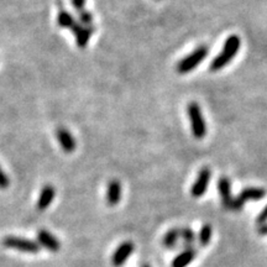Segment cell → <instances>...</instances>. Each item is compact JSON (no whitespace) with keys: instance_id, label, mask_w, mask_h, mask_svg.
Segmentation results:
<instances>
[{"instance_id":"cell-6","label":"cell","mask_w":267,"mask_h":267,"mask_svg":"<svg viewBox=\"0 0 267 267\" xmlns=\"http://www.w3.org/2000/svg\"><path fill=\"white\" fill-rule=\"evenodd\" d=\"M210 177H212V171H210L209 167H203L202 170L199 171L196 182H194L191 189V194L194 198H199L207 192Z\"/></svg>"},{"instance_id":"cell-24","label":"cell","mask_w":267,"mask_h":267,"mask_svg":"<svg viewBox=\"0 0 267 267\" xmlns=\"http://www.w3.org/2000/svg\"><path fill=\"white\" fill-rule=\"evenodd\" d=\"M142 267H150V266H149V265H144V266H142Z\"/></svg>"},{"instance_id":"cell-11","label":"cell","mask_w":267,"mask_h":267,"mask_svg":"<svg viewBox=\"0 0 267 267\" xmlns=\"http://www.w3.org/2000/svg\"><path fill=\"white\" fill-rule=\"evenodd\" d=\"M37 241H39V245H41L44 249H47L48 251L57 252L61 249L60 241L52 234L48 233L47 230H40L37 233Z\"/></svg>"},{"instance_id":"cell-16","label":"cell","mask_w":267,"mask_h":267,"mask_svg":"<svg viewBox=\"0 0 267 267\" xmlns=\"http://www.w3.org/2000/svg\"><path fill=\"white\" fill-rule=\"evenodd\" d=\"M76 22L77 21L74 20V18L72 16V14H69L68 11L62 10V11H60V14H58V16H57L58 26L71 30L72 27L74 26V24H76Z\"/></svg>"},{"instance_id":"cell-7","label":"cell","mask_w":267,"mask_h":267,"mask_svg":"<svg viewBox=\"0 0 267 267\" xmlns=\"http://www.w3.org/2000/svg\"><path fill=\"white\" fill-rule=\"evenodd\" d=\"M72 34L76 37V44L78 47L83 48L88 44L89 39L92 37L93 32H94V26L93 25H89V26H84V25L76 22L74 26L71 29Z\"/></svg>"},{"instance_id":"cell-10","label":"cell","mask_w":267,"mask_h":267,"mask_svg":"<svg viewBox=\"0 0 267 267\" xmlns=\"http://www.w3.org/2000/svg\"><path fill=\"white\" fill-rule=\"evenodd\" d=\"M56 136H57L58 142H60L61 147L66 154H72L76 150V140H74L73 135L69 133L67 129L60 128L56 131Z\"/></svg>"},{"instance_id":"cell-19","label":"cell","mask_w":267,"mask_h":267,"mask_svg":"<svg viewBox=\"0 0 267 267\" xmlns=\"http://www.w3.org/2000/svg\"><path fill=\"white\" fill-rule=\"evenodd\" d=\"M78 22L79 24L84 25V26H89V25H92L93 22V15L87 10L79 11Z\"/></svg>"},{"instance_id":"cell-5","label":"cell","mask_w":267,"mask_h":267,"mask_svg":"<svg viewBox=\"0 0 267 267\" xmlns=\"http://www.w3.org/2000/svg\"><path fill=\"white\" fill-rule=\"evenodd\" d=\"M1 243L8 249L18 250V251L21 252H29V254H37L40 249H41L36 241L24 238H18V236H5Z\"/></svg>"},{"instance_id":"cell-2","label":"cell","mask_w":267,"mask_h":267,"mask_svg":"<svg viewBox=\"0 0 267 267\" xmlns=\"http://www.w3.org/2000/svg\"><path fill=\"white\" fill-rule=\"evenodd\" d=\"M208 53H209V48H208L205 44L199 46V47H197L191 55L186 56V57L182 58V60L177 63V66H176V71L181 74L189 73V72H192L196 68L197 66H199L203 61H204V58L207 57Z\"/></svg>"},{"instance_id":"cell-15","label":"cell","mask_w":267,"mask_h":267,"mask_svg":"<svg viewBox=\"0 0 267 267\" xmlns=\"http://www.w3.org/2000/svg\"><path fill=\"white\" fill-rule=\"evenodd\" d=\"M179 239V228H173L168 230L163 236V246L166 249H175L177 241Z\"/></svg>"},{"instance_id":"cell-18","label":"cell","mask_w":267,"mask_h":267,"mask_svg":"<svg viewBox=\"0 0 267 267\" xmlns=\"http://www.w3.org/2000/svg\"><path fill=\"white\" fill-rule=\"evenodd\" d=\"M212 235H213V229L210 224H204L199 231V244H200V246H208L210 244V240H212Z\"/></svg>"},{"instance_id":"cell-3","label":"cell","mask_w":267,"mask_h":267,"mask_svg":"<svg viewBox=\"0 0 267 267\" xmlns=\"http://www.w3.org/2000/svg\"><path fill=\"white\" fill-rule=\"evenodd\" d=\"M187 113H188L189 121H191L192 134L196 139L200 140L205 136L207 134V124L203 118L202 110L198 103L191 102L187 105Z\"/></svg>"},{"instance_id":"cell-1","label":"cell","mask_w":267,"mask_h":267,"mask_svg":"<svg viewBox=\"0 0 267 267\" xmlns=\"http://www.w3.org/2000/svg\"><path fill=\"white\" fill-rule=\"evenodd\" d=\"M240 44V37L238 35H231V36H229L226 39L225 44H224V47H222V52L210 63V71L218 72L224 68L226 65H229L231 62V60L236 56V53L239 52Z\"/></svg>"},{"instance_id":"cell-4","label":"cell","mask_w":267,"mask_h":267,"mask_svg":"<svg viewBox=\"0 0 267 267\" xmlns=\"http://www.w3.org/2000/svg\"><path fill=\"white\" fill-rule=\"evenodd\" d=\"M267 192L265 191L264 188H259V187H246V188H244L243 191L240 192L236 198H234L233 202V207H231V210L234 212H240L243 210L244 205L246 202H257V200H261L266 197Z\"/></svg>"},{"instance_id":"cell-13","label":"cell","mask_w":267,"mask_h":267,"mask_svg":"<svg viewBox=\"0 0 267 267\" xmlns=\"http://www.w3.org/2000/svg\"><path fill=\"white\" fill-rule=\"evenodd\" d=\"M121 199V183L113 179L108 183L107 187V203L109 205H116Z\"/></svg>"},{"instance_id":"cell-17","label":"cell","mask_w":267,"mask_h":267,"mask_svg":"<svg viewBox=\"0 0 267 267\" xmlns=\"http://www.w3.org/2000/svg\"><path fill=\"white\" fill-rule=\"evenodd\" d=\"M179 239H182L184 246L188 249V247L193 246L194 241H196V234L188 226H183V228H179Z\"/></svg>"},{"instance_id":"cell-23","label":"cell","mask_w":267,"mask_h":267,"mask_svg":"<svg viewBox=\"0 0 267 267\" xmlns=\"http://www.w3.org/2000/svg\"><path fill=\"white\" fill-rule=\"evenodd\" d=\"M257 233H259L260 235H267V222L266 224H262V225H260L259 228H257Z\"/></svg>"},{"instance_id":"cell-20","label":"cell","mask_w":267,"mask_h":267,"mask_svg":"<svg viewBox=\"0 0 267 267\" xmlns=\"http://www.w3.org/2000/svg\"><path fill=\"white\" fill-rule=\"evenodd\" d=\"M9 184H10V181H9L8 176H6V173L0 167V189L8 188Z\"/></svg>"},{"instance_id":"cell-14","label":"cell","mask_w":267,"mask_h":267,"mask_svg":"<svg viewBox=\"0 0 267 267\" xmlns=\"http://www.w3.org/2000/svg\"><path fill=\"white\" fill-rule=\"evenodd\" d=\"M197 252L193 247H188L184 251H182L181 254H178L177 256L173 259L172 261V267H186L191 264L192 261L196 257Z\"/></svg>"},{"instance_id":"cell-8","label":"cell","mask_w":267,"mask_h":267,"mask_svg":"<svg viewBox=\"0 0 267 267\" xmlns=\"http://www.w3.org/2000/svg\"><path fill=\"white\" fill-rule=\"evenodd\" d=\"M218 191H219L222 204L225 209L231 210L234 198L231 196V183L228 177H220L218 181Z\"/></svg>"},{"instance_id":"cell-21","label":"cell","mask_w":267,"mask_h":267,"mask_svg":"<svg viewBox=\"0 0 267 267\" xmlns=\"http://www.w3.org/2000/svg\"><path fill=\"white\" fill-rule=\"evenodd\" d=\"M267 222V205L261 210L259 215L256 218V224L257 225H262V224H266Z\"/></svg>"},{"instance_id":"cell-22","label":"cell","mask_w":267,"mask_h":267,"mask_svg":"<svg viewBox=\"0 0 267 267\" xmlns=\"http://www.w3.org/2000/svg\"><path fill=\"white\" fill-rule=\"evenodd\" d=\"M72 5H73V8L76 9L77 11H82L84 10V5H86V0H71Z\"/></svg>"},{"instance_id":"cell-9","label":"cell","mask_w":267,"mask_h":267,"mask_svg":"<svg viewBox=\"0 0 267 267\" xmlns=\"http://www.w3.org/2000/svg\"><path fill=\"white\" fill-rule=\"evenodd\" d=\"M134 249H135V246H134V244L131 243V241H124L123 244H120L118 246V249L115 250V252H114L113 259H111L114 266L119 267L121 266V265L125 264L126 260H128L129 257L131 256V254L134 252Z\"/></svg>"},{"instance_id":"cell-12","label":"cell","mask_w":267,"mask_h":267,"mask_svg":"<svg viewBox=\"0 0 267 267\" xmlns=\"http://www.w3.org/2000/svg\"><path fill=\"white\" fill-rule=\"evenodd\" d=\"M55 196H56L55 187L51 186V184H46V186L42 188L41 193H40L39 200H37V209L39 210L47 209V208L52 204Z\"/></svg>"}]
</instances>
